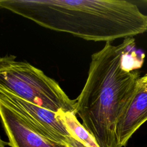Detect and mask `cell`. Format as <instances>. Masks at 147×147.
<instances>
[{"instance_id":"obj_10","label":"cell","mask_w":147,"mask_h":147,"mask_svg":"<svg viewBox=\"0 0 147 147\" xmlns=\"http://www.w3.org/2000/svg\"><path fill=\"white\" fill-rule=\"evenodd\" d=\"M8 145V142H6L4 141H3L2 140H1V145H0V147H5L6 145Z\"/></svg>"},{"instance_id":"obj_1","label":"cell","mask_w":147,"mask_h":147,"mask_svg":"<svg viewBox=\"0 0 147 147\" xmlns=\"http://www.w3.org/2000/svg\"><path fill=\"white\" fill-rule=\"evenodd\" d=\"M3 9L57 32L110 41L147 31V15L123 0H1Z\"/></svg>"},{"instance_id":"obj_11","label":"cell","mask_w":147,"mask_h":147,"mask_svg":"<svg viewBox=\"0 0 147 147\" xmlns=\"http://www.w3.org/2000/svg\"><path fill=\"white\" fill-rule=\"evenodd\" d=\"M146 1V2H147V1Z\"/></svg>"},{"instance_id":"obj_5","label":"cell","mask_w":147,"mask_h":147,"mask_svg":"<svg viewBox=\"0 0 147 147\" xmlns=\"http://www.w3.org/2000/svg\"><path fill=\"white\" fill-rule=\"evenodd\" d=\"M0 115L11 147H67L39 134L18 113L2 103Z\"/></svg>"},{"instance_id":"obj_7","label":"cell","mask_w":147,"mask_h":147,"mask_svg":"<svg viewBox=\"0 0 147 147\" xmlns=\"http://www.w3.org/2000/svg\"><path fill=\"white\" fill-rule=\"evenodd\" d=\"M57 115L74 140L86 147H99L93 136L79 122L76 113L60 111L57 113Z\"/></svg>"},{"instance_id":"obj_2","label":"cell","mask_w":147,"mask_h":147,"mask_svg":"<svg viewBox=\"0 0 147 147\" xmlns=\"http://www.w3.org/2000/svg\"><path fill=\"white\" fill-rule=\"evenodd\" d=\"M134 39L118 45L106 42L91 57L88 76L76 100V114L99 147H119L118 121L130 101L140 74L126 65Z\"/></svg>"},{"instance_id":"obj_9","label":"cell","mask_w":147,"mask_h":147,"mask_svg":"<svg viewBox=\"0 0 147 147\" xmlns=\"http://www.w3.org/2000/svg\"><path fill=\"white\" fill-rule=\"evenodd\" d=\"M69 147H86V146H84L83 144H82L80 142L75 140L72 144Z\"/></svg>"},{"instance_id":"obj_8","label":"cell","mask_w":147,"mask_h":147,"mask_svg":"<svg viewBox=\"0 0 147 147\" xmlns=\"http://www.w3.org/2000/svg\"><path fill=\"white\" fill-rule=\"evenodd\" d=\"M138 82L142 85L147 86V74L145 75L142 77H140Z\"/></svg>"},{"instance_id":"obj_6","label":"cell","mask_w":147,"mask_h":147,"mask_svg":"<svg viewBox=\"0 0 147 147\" xmlns=\"http://www.w3.org/2000/svg\"><path fill=\"white\" fill-rule=\"evenodd\" d=\"M146 121L147 86L138 82L134 93L117 124V136L119 147L126 146L132 135Z\"/></svg>"},{"instance_id":"obj_3","label":"cell","mask_w":147,"mask_h":147,"mask_svg":"<svg viewBox=\"0 0 147 147\" xmlns=\"http://www.w3.org/2000/svg\"><path fill=\"white\" fill-rule=\"evenodd\" d=\"M6 55L0 59V85L32 103L55 113H76V100L59 83L30 63Z\"/></svg>"},{"instance_id":"obj_4","label":"cell","mask_w":147,"mask_h":147,"mask_svg":"<svg viewBox=\"0 0 147 147\" xmlns=\"http://www.w3.org/2000/svg\"><path fill=\"white\" fill-rule=\"evenodd\" d=\"M0 103L18 113L36 131L44 137L69 147L74 139L56 113L40 107L16 95L0 85Z\"/></svg>"}]
</instances>
